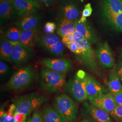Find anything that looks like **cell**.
I'll list each match as a JSON object with an SVG mask.
<instances>
[{"label":"cell","instance_id":"7c38bea8","mask_svg":"<svg viewBox=\"0 0 122 122\" xmlns=\"http://www.w3.org/2000/svg\"><path fill=\"white\" fill-rule=\"evenodd\" d=\"M99 5L102 20L122 13V0H100Z\"/></svg>","mask_w":122,"mask_h":122},{"label":"cell","instance_id":"60d3db41","mask_svg":"<svg viewBox=\"0 0 122 122\" xmlns=\"http://www.w3.org/2000/svg\"><path fill=\"white\" fill-rule=\"evenodd\" d=\"M28 0V1H29L30 2H32V3H34V4H39V3L38 2H36L34 0Z\"/></svg>","mask_w":122,"mask_h":122},{"label":"cell","instance_id":"bcb514c9","mask_svg":"<svg viewBox=\"0 0 122 122\" xmlns=\"http://www.w3.org/2000/svg\"><path fill=\"white\" fill-rule=\"evenodd\" d=\"M120 55H121V56L122 57V50L121 51V53H120Z\"/></svg>","mask_w":122,"mask_h":122},{"label":"cell","instance_id":"836d02e7","mask_svg":"<svg viewBox=\"0 0 122 122\" xmlns=\"http://www.w3.org/2000/svg\"><path fill=\"white\" fill-rule=\"evenodd\" d=\"M75 40L74 35L73 34L65 35L62 37L61 41L65 45H68L74 42Z\"/></svg>","mask_w":122,"mask_h":122},{"label":"cell","instance_id":"9a60e30c","mask_svg":"<svg viewBox=\"0 0 122 122\" xmlns=\"http://www.w3.org/2000/svg\"><path fill=\"white\" fill-rule=\"evenodd\" d=\"M17 16L22 17L37 12L39 9V4H35L27 0H11Z\"/></svg>","mask_w":122,"mask_h":122},{"label":"cell","instance_id":"b9f144b4","mask_svg":"<svg viewBox=\"0 0 122 122\" xmlns=\"http://www.w3.org/2000/svg\"><path fill=\"white\" fill-rule=\"evenodd\" d=\"M32 116H30L28 118V120L27 122H32Z\"/></svg>","mask_w":122,"mask_h":122},{"label":"cell","instance_id":"f35d334b","mask_svg":"<svg viewBox=\"0 0 122 122\" xmlns=\"http://www.w3.org/2000/svg\"><path fill=\"white\" fill-rule=\"evenodd\" d=\"M0 122H10L6 117V112L5 111L3 108H1L0 110Z\"/></svg>","mask_w":122,"mask_h":122},{"label":"cell","instance_id":"6da1fadb","mask_svg":"<svg viewBox=\"0 0 122 122\" xmlns=\"http://www.w3.org/2000/svg\"><path fill=\"white\" fill-rule=\"evenodd\" d=\"M75 42L77 44L79 47L78 52L74 54L76 59L89 71L100 76L101 72L98 65V61L92 44L85 39Z\"/></svg>","mask_w":122,"mask_h":122},{"label":"cell","instance_id":"8fae6325","mask_svg":"<svg viewBox=\"0 0 122 122\" xmlns=\"http://www.w3.org/2000/svg\"><path fill=\"white\" fill-rule=\"evenodd\" d=\"M97 60L104 68H111L114 65L113 55L107 42L98 44L95 50Z\"/></svg>","mask_w":122,"mask_h":122},{"label":"cell","instance_id":"d6986e66","mask_svg":"<svg viewBox=\"0 0 122 122\" xmlns=\"http://www.w3.org/2000/svg\"><path fill=\"white\" fill-rule=\"evenodd\" d=\"M17 16L15 14L11 0H0V21L2 26L5 23Z\"/></svg>","mask_w":122,"mask_h":122},{"label":"cell","instance_id":"5bb4252c","mask_svg":"<svg viewBox=\"0 0 122 122\" xmlns=\"http://www.w3.org/2000/svg\"><path fill=\"white\" fill-rule=\"evenodd\" d=\"M41 17L37 12L32 13L19 19L15 25L21 30H30L38 29L40 24Z\"/></svg>","mask_w":122,"mask_h":122},{"label":"cell","instance_id":"f1b7e54d","mask_svg":"<svg viewBox=\"0 0 122 122\" xmlns=\"http://www.w3.org/2000/svg\"><path fill=\"white\" fill-rule=\"evenodd\" d=\"M32 122H45L42 111L38 109H36L34 111L32 115Z\"/></svg>","mask_w":122,"mask_h":122},{"label":"cell","instance_id":"ee69618b","mask_svg":"<svg viewBox=\"0 0 122 122\" xmlns=\"http://www.w3.org/2000/svg\"><path fill=\"white\" fill-rule=\"evenodd\" d=\"M10 122H16L15 121V120L14 119V118H13V119L11 120V121H10Z\"/></svg>","mask_w":122,"mask_h":122},{"label":"cell","instance_id":"83f0119b","mask_svg":"<svg viewBox=\"0 0 122 122\" xmlns=\"http://www.w3.org/2000/svg\"><path fill=\"white\" fill-rule=\"evenodd\" d=\"M110 115L115 121L122 122V105H117Z\"/></svg>","mask_w":122,"mask_h":122},{"label":"cell","instance_id":"e0dca14e","mask_svg":"<svg viewBox=\"0 0 122 122\" xmlns=\"http://www.w3.org/2000/svg\"><path fill=\"white\" fill-rule=\"evenodd\" d=\"M86 90L88 97H96L106 94V91L100 83L90 74H86Z\"/></svg>","mask_w":122,"mask_h":122},{"label":"cell","instance_id":"1f68e13d","mask_svg":"<svg viewBox=\"0 0 122 122\" xmlns=\"http://www.w3.org/2000/svg\"><path fill=\"white\" fill-rule=\"evenodd\" d=\"M93 11V9L92 8L91 3H88L87 4L85 5L84 9H83L82 12L81 17L84 18H86L89 17L91 15Z\"/></svg>","mask_w":122,"mask_h":122},{"label":"cell","instance_id":"7a4b0ae2","mask_svg":"<svg viewBox=\"0 0 122 122\" xmlns=\"http://www.w3.org/2000/svg\"><path fill=\"white\" fill-rule=\"evenodd\" d=\"M66 74L59 73L45 67L40 71V87L52 93L61 92L65 87L66 83Z\"/></svg>","mask_w":122,"mask_h":122},{"label":"cell","instance_id":"ac0fdd59","mask_svg":"<svg viewBox=\"0 0 122 122\" xmlns=\"http://www.w3.org/2000/svg\"><path fill=\"white\" fill-rule=\"evenodd\" d=\"M45 122H69L55 106L45 105L43 109Z\"/></svg>","mask_w":122,"mask_h":122},{"label":"cell","instance_id":"ffe728a7","mask_svg":"<svg viewBox=\"0 0 122 122\" xmlns=\"http://www.w3.org/2000/svg\"><path fill=\"white\" fill-rule=\"evenodd\" d=\"M75 22L65 18L61 17L56 28L57 35L61 37L68 35L73 34L75 32Z\"/></svg>","mask_w":122,"mask_h":122},{"label":"cell","instance_id":"d6a6232c","mask_svg":"<svg viewBox=\"0 0 122 122\" xmlns=\"http://www.w3.org/2000/svg\"><path fill=\"white\" fill-rule=\"evenodd\" d=\"M111 94L117 105H122V91Z\"/></svg>","mask_w":122,"mask_h":122},{"label":"cell","instance_id":"44dd1931","mask_svg":"<svg viewBox=\"0 0 122 122\" xmlns=\"http://www.w3.org/2000/svg\"><path fill=\"white\" fill-rule=\"evenodd\" d=\"M39 32L38 29L25 30H20L19 42L26 47L32 48L36 44V39Z\"/></svg>","mask_w":122,"mask_h":122},{"label":"cell","instance_id":"e575fe53","mask_svg":"<svg viewBox=\"0 0 122 122\" xmlns=\"http://www.w3.org/2000/svg\"><path fill=\"white\" fill-rule=\"evenodd\" d=\"M8 66L3 61H0V76H3L7 74L9 71Z\"/></svg>","mask_w":122,"mask_h":122},{"label":"cell","instance_id":"7402d4cb","mask_svg":"<svg viewBox=\"0 0 122 122\" xmlns=\"http://www.w3.org/2000/svg\"><path fill=\"white\" fill-rule=\"evenodd\" d=\"M36 44L42 48L48 51L53 45L57 43L60 40L57 35L52 34H41L37 36Z\"/></svg>","mask_w":122,"mask_h":122},{"label":"cell","instance_id":"4dcf8cb0","mask_svg":"<svg viewBox=\"0 0 122 122\" xmlns=\"http://www.w3.org/2000/svg\"><path fill=\"white\" fill-rule=\"evenodd\" d=\"M15 110V106L13 103L10 105L9 109L6 112V117L9 122H10L13 119Z\"/></svg>","mask_w":122,"mask_h":122},{"label":"cell","instance_id":"d590c367","mask_svg":"<svg viewBox=\"0 0 122 122\" xmlns=\"http://www.w3.org/2000/svg\"><path fill=\"white\" fill-rule=\"evenodd\" d=\"M114 69L119 78L122 81V60L118 61Z\"/></svg>","mask_w":122,"mask_h":122},{"label":"cell","instance_id":"8992f818","mask_svg":"<svg viewBox=\"0 0 122 122\" xmlns=\"http://www.w3.org/2000/svg\"><path fill=\"white\" fill-rule=\"evenodd\" d=\"M54 104L68 122H76L78 108L69 96L65 94L55 96L54 98Z\"/></svg>","mask_w":122,"mask_h":122},{"label":"cell","instance_id":"5b68a950","mask_svg":"<svg viewBox=\"0 0 122 122\" xmlns=\"http://www.w3.org/2000/svg\"><path fill=\"white\" fill-rule=\"evenodd\" d=\"M86 74L82 70H79L70 77L66 82L64 90L79 102L88 99L86 90Z\"/></svg>","mask_w":122,"mask_h":122},{"label":"cell","instance_id":"74e56055","mask_svg":"<svg viewBox=\"0 0 122 122\" xmlns=\"http://www.w3.org/2000/svg\"><path fill=\"white\" fill-rule=\"evenodd\" d=\"M66 46L70 50L71 52L73 53L74 54L77 53L78 52V46L77 44L75 42L68 45H66Z\"/></svg>","mask_w":122,"mask_h":122},{"label":"cell","instance_id":"9c48e42d","mask_svg":"<svg viewBox=\"0 0 122 122\" xmlns=\"http://www.w3.org/2000/svg\"><path fill=\"white\" fill-rule=\"evenodd\" d=\"M58 10L62 17L73 21L80 19V6L76 0H61L58 5Z\"/></svg>","mask_w":122,"mask_h":122},{"label":"cell","instance_id":"d4e9b609","mask_svg":"<svg viewBox=\"0 0 122 122\" xmlns=\"http://www.w3.org/2000/svg\"><path fill=\"white\" fill-rule=\"evenodd\" d=\"M103 21L114 30L122 34V13L103 20Z\"/></svg>","mask_w":122,"mask_h":122},{"label":"cell","instance_id":"4316f807","mask_svg":"<svg viewBox=\"0 0 122 122\" xmlns=\"http://www.w3.org/2000/svg\"><path fill=\"white\" fill-rule=\"evenodd\" d=\"M61 41L53 45L48 50V52L55 57H62L65 51V46Z\"/></svg>","mask_w":122,"mask_h":122},{"label":"cell","instance_id":"cb8c5ba5","mask_svg":"<svg viewBox=\"0 0 122 122\" xmlns=\"http://www.w3.org/2000/svg\"><path fill=\"white\" fill-rule=\"evenodd\" d=\"M121 81L113 68L109 72L108 85L111 93H117L122 91Z\"/></svg>","mask_w":122,"mask_h":122},{"label":"cell","instance_id":"7bdbcfd3","mask_svg":"<svg viewBox=\"0 0 122 122\" xmlns=\"http://www.w3.org/2000/svg\"><path fill=\"white\" fill-rule=\"evenodd\" d=\"M80 122H92V121H91L90 120L87 119H84L82 120Z\"/></svg>","mask_w":122,"mask_h":122},{"label":"cell","instance_id":"3957f363","mask_svg":"<svg viewBox=\"0 0 122 122\" xmlns=\"http://www.w3.org/2000/svg\"><path fill=\"white\" fill-rule=\"evenodd\" d=\"M48 98V96H40L36 93L18 96L13 102L15 106V112L24 114L27 117L45 103Z\"/></svg>","mask_w":122,"mask_h":122},{"label":"cell","instance_id":"f6af8a7d","mask_svg":"<svg viewBox=\"0 0 122 122\" xmlns=\"http://www.w3.org/2000/svg\"><path fill=\"white\" fill-rule=\"evenodd\" d=\"M36 2H38H38H40V1H41V0H34Z\"/></svg>","mask_w":122,"mask_h":122},{"label":"cell","instance_id":"52a82bcc","mask_svg":"<svg viewBox=\"0 0 122 122\" xmlns=\"http://www.w3.org/2000/svg\"><path fill=\"white\" fill-rule=\"evenodd\" d=\"M10 42L13 45L12 62L19 67L26 65L30 61L34 55L32 48L26 47L19 42Z\"/></svg>","mask_w":122,"mask_h":122},{"label":"cell","instance_id":"30bf717a","mask_svg":"<svg viewBox=\"0 0 122 122\" xmlns=\"http://www.w3.org/2000/svg\"><path fill=\"white\" fill-rule=\"evenodd\" d=\"M40 62L45 67L62 74L68 72L73 67L71 61L63 58H44L40 60Z\"/></svg>","mask_w":122,"mask_h":122},{"label":"cell","instance_id":"277c9868","mask_svg":"<svg viewBox=\"0 0 122 122\" xmlns=\"http://www.w3.org/2000/svg\"><path fill=\"white\" fill-rule=\"evenodd\" d=\"M36 73L30 65L23 67L17 71L9 80L6 87L10 90L19 91L25 90L35 82Z\"/></svg>","mask_w":122,"mask_h":122},{"label":"cell","instance_id":"ba28073f","mask_svg":"<svg viewBox=\"0 0 122 122\" xmlns=\"http://www.w3.org/2000/svg\"><path fill=\"white\" fill-rule=\"evenodd\" d=\"M82 113L92 122H113L109 113L86 101L83 103Z\"/></svg>","mask_w":122,"mask_h":122},{"label":"cell","instance_id":"ab89813d","mask_svg":"<svg viewBox=\"0 0 122 122\" xmlns=\"http://www.w3.org/2000/svg\"><path fill=\"white\" fill-rule=\"evenodd\" d=\"M57 0H41L40 3L46 7H49L54 4Z\"/></svg>","mask_w":122,"mask_h":122},{"label":"cell","instance_id":"8d00e7d4","mask_svg":"<svg viewBox=\"0 0 122 122\" xmlns=\"http://www.w3.org/2000/svg\"><path fill=\"white\" fill-rule=\"evenodd\" d=\"M26 116L25 114L15 112L13 118L16 122H24L26 121Z\"/></svg>","mask_w":122,"mask_h":122},{"label":"cell","instance_id":"f546056e","mask_svg":"<svg viewBox=\"0 0 122 122\" xmlns=\"http://www.w3.org/2000/svg\"><path fill=\"white\" fill-rule=\"evenodd\" d=\"M57 26L56 24L52 22H47L44 27V30L45 34H53L55 30H56Z\"/></svg>","mask_w":122,"mask_h":122},{"label":"cell","instance_id":"4fadbf2b","mask_svg":"<svg viewBox=\"0 0 122 122\" xmlns=\"http://www.w3.org/2000/svg\"><path fill=\"white\" fill-rule=\"evenodd\" d=\"M88 100L91 104L104 110L109 114L117 105L111 93L105 94L96 97H88Z\"/></svg>","mask_w":122,"mask_h":122},{"label":"cell","instance_id":"2e32d148","mask_svg":"<svg viewBox=\"0 0 122 122\" xmlns=\"http://www.w3.org/2000/svg\"><path fill=\"white\" fill-rule=\"evenodd\" d=\"M75 22L76 26L75 31L81 35L85 39L92 44H96L98 42L99 38L96 31L87 22L81 23L77 20Z\"/></svg>","mask_w":122,"mask_h":122},{"label":"cell","instance_id":"484cf974","mask_svg":"<svg viewBox=\"0 0 122 122\" xmlns=\"http://www.w3.org/2000/svg\"><path fill=\"white\" fill-rule=\"evenodd\" d=\"M4 36L7 40L13 42H19L20 36V29L19 28L12 26L8 28L5 32Z\"/></svg>","mask_w":122,"mask_h":122},{"label":"cell","instance_id":"603a6c76","mask_svg":"<svg viewBox=\"0 0 122 122\" xmlns=\"http://www.w3.org/2000/svg\"><path fill=\"white\" fill-rule=\"evenodd\" d=\"M13 45L9 41L4 38L0 41V58L2 61L12 62Z\"/></svg>","mask_w":122,"mask_h":122}]
</instances>
